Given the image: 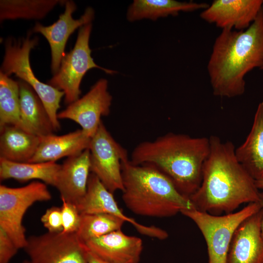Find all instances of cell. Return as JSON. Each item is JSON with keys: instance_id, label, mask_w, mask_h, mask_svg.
<instances>
[{"instance_id": "obj_27", "label": "cell", "mask_w": 263, "mask_h": 263, "mask_svg": "<svg viewBox=\"0 0 263 263\" xmlns=\"http://www.w3.org/2000/svg\"><path fill=\"white\" fill-rule=\"evenodd\" d=\"M40 220L48 232L58 233L63 230L61 207L53 206L48 208Z\"/></svg>"}, {"instance_id": "obj_10", "label": "cell", "mask_w": 263, "mask_h": 263, "mask_svg": "<svg viewBox=\"0 0 263 263\" xmlns=\"http://www.w3.org/2000/svg\"><path fill=\"white\" fill-rule=\"evenodd\" d=\"M23 249L30 263H87V249L76 233L31 236Z\"/></svg>"}, {"instance_id": "obj_21", "label": "cell", "mask_w": 263, "mask_h": 263, "mask_svg": "<svg viewBox=\"0 0 263 263\" xmlns=\"http://www.w3.org/2000/svg\"><path fill=\"white\" fill-rule=\"evenodd\" d=\"M206 3L179 1L174 0H135L130 5L127 19L131 22L143 19L155 20L160 18L175 16L181 12L203 10L208 7Z\"/></svg>"}, {"instance_id": "obj_9", "label": "cell", "mask_w": 263, "mask_h": 263, "mask_svg": "<svg viewBox=\"0 0 263 263\" xmlns=\"http://www.w3.org/2000/svg\"><path fill=\"white\" fill-rule=\"evenodd\" d=\"M89 150L90 171L112 193L122 191V166L129 159L128 152L113 138L102 121L91 139Z\"/></svg>"}, {"instance_id": "obj_16", "label": "cell", "mask_w": 263, "mask_h": 263, "mask_svg": "<svg viewBox=\"0 0 263 263\" xmlns=\"http://www.w3.org/2000/svg\"><path fill=\"white\" fill-rule=\"evenodd\" d=\"M90 171L89 149L68 157L61 165L55 186L61 199L76 206L86 194Z\"/></svg>"}, {"instance_id": "obj_24", "label": "cell", "mask_w": 263, "mask_h": 263, "mask_svg": "<svg viewBox=\"0 0 263 263\" xmlns=\"http://www.w3.org/2000/svg\"><path fill=\"white\" fill-rule=\"evenodd\" d=\"M9 125L26 131L20 117L18 81L0 72V129Z\"/></svg>"}, {"instance_id": "obj_15", "label": "cell", "mask_w": 263, "mask_h": 263, "mask_svg": "<svg viewBox=\"0 0 263 263\" xmlns=\"http://www.w3.org/2000/svg\"><path fill=\"white\" fill-rule=\"evenodd\" d=\"M84 244L87 250L111 263H139L143 249L140 238L126 235L121 229L90 239Z\"/></svg>"}, {"instance_id": "obj_25", "label": "cell", "mask_w": 263, "mask_h": 263, "mask_svg": "<svg viewBox=\"0 0 263 263\" xmlns=\"http://www.w3.org/2000/svg\"><path fill=\"white\" fill-rule=\"evenodd\" d=\"M125 221L108 213L81 214L80 226L76 234L82 243L121 229Z\"/></svg>"}, {"instance_id": "obj_8", "label": "cell", "mask_w": 263, "mask_h": 263, "mask_svg": "<svg viewBox=\"0 0 263 263\" xmlns=\"http://www.w3.org/2000/svg\"><path fill=\"white\" fill-rule=\"evenodd\" d=\"M92 23L79 28L75 46L62 59L58 72L48 81V84L64 92V102L69 105L79 98L81 82L90 69L97 68L108 74L116 72L97 65L91 56L89 39Z\"/></svg>"}, {"instance_id": "obj_6", "label": "cell", "mask_w": 263, "mask_h": 263, "mask_svg": "<svg viewBox=\"0 0 263 263\" xmlns=\"http://www.w3.org/2000/svg\"><path fill=\"white\" fill-rule=\"evenodd\" d=\"M262 208L260 203H251L241 210L223 215H216L194 208L181 212L191 219L201 232L207 244L208 263H226L234 233L245 219Z\"/></svg>"}, {"instance_id": "obj_11", "label": "cell", "mask_w": 263, "mask_h": 263, "mask_svg": "<svg viewBox=\"0 0 263 263\" xmlns=\"http://www.w3.org/2000/svg\"><path fill=\"white\" fill-rule=\"evenodd\" d=\"M107 79H99L82 97L68 105L57 114L58 119L74 121L84 133L92 138L102 121L101 118L110 112L112 96L108 90Z\"/></svg>"}, {"instance_id": "obj_14", "label": "cell", "mask_w": 263, "mask_h": 263, "mask_svg": "<svg viewBox=\"0 0 263 263\" xmlns=\"http://www.w3.org/2000/svg\"><path fill=\"white\" fill-rule=\"evenodd\" d=\"M263 208L243 221L233 236L226 263H263Z\"/></svg>"}, {"instance_id": "obj_17", "label": "cell", "mask_w": 263, "mask_h": 263, "mask_svg": "<svg viewBox=\"0 0 263 263\" xmlns=\"http://www.w3.org/2000/svg\"><path fill=\"white\" fill-rule=\"evenodd\" d=\"M91 139L81 129L62 135L41 137L36 153L28 163L56 162L64 157L77 155L89 149Z\"/></svg>"}, {"instance_id": "obj_19", "label": "cell", "mask_w": 263, "mask_h": 263, "mask_svg": "<svg viewBox=\"0 0 263 263\" xmlns=\"http://www.w3.org/2000/svg\"><path fill=\"white\" fill-rule=\"evenodd\" d=\"M20 117L25 130L40 137L55 132L48 114L39 97L27 83L18 81Z\"/></svg>"}, {"instance_id": "obj_2", "label": "cell", "mask_w": 263, "mask_h": 263, "mask_svg": "<svg viewBox=\"0 0 263 263\" xmlns=\"http://www.w3.org/2000/svg\"><path fill=\"white\" fill-rule=\"evenodd\" d=\"M256 68H263V6L248 28L223 29L215 39L207 66L213 94L242 95L244 77Z\"/></svg>"}, {"instance_id": "obj_5", "label": "cell", "mask_w": 263, "mask_h": 263, "mask_svg": "<svg viewBox=\"0 0 263 263\" xmlns=\"http://www.w3.org/2000/svg\"><path fill=\"white\" fill-rule=\"evenodd\" d=\"M31 33H28L25 38L10 37L5 40V53L0 72L9 76L14 74L31 87L42 101L54 129L57 132L60 129L57 111L64 93L41 82L34 75L30 63V53L38 44V38H31Z\"/></svg>"}, {"instance_id": "obj_29", "label": "cell", "mask_w": 263, "mask_h": 263, "mask_svg": "<svg viewBox=\"0 0 263 263\" xmlns=\"http://www.w3.org/2000/svg\"><path fill=\"white\" fill-rule=\"evenodd\" d=\"M86 258L87 263H111L103 260L88 250H87Z\"/></svg>"}, {"instance_id": "obj_26", "label": "cell", "mask_w": 263, "mask_h": 263, "mask_svg": "<svg viewBox=\"0 0 263 263\" xmlns=\"http://www.w3.org/2000/svg\"><path fill=\"white\" fill-rule=\"evenodd\" d=\"M61 207L63 233H74L78 231L81 222V214L76 206L61 200Z\"/></svg>"}, {"instance_id": "obj_31", "label": "cell", "mask_w": 263, "mask_h": 263, "mask_svg": "<svg viewBox=\"0 0 263 263\" xmlns=\"http://www.w3.org/2000/svg\"><path fill=\"white\" fill-rule=\"evenodd\" d=\"M256 185L258 188L263 191V179L256 180Z\"/></svg>"}, {"instance_id": "obj_1", "label": "cell", "mask_w": 263, "mask_h": 263, "mask_svg": "<svg viewBox=\"0 0 263 263\" xmlns=\"http://www.w3.org/2000/svg\"><path fill=\"white\" fill-rule=\"evenodd\" d=\"M210 151L199 188L189 199L199 211L220 215L232 213L244 203H260L256 180L238 160L230 141L209 137Z\"/></svg>"}, {"instance_id": "obj_4", "label": "cell", "mask_w": 263, "mask_h": 263, "mask_svg": "<svg viewBox=\"0 0 263 263\" xmlns=\"http://www.w3.org/2000/svg\"><path fill=\"white\" fill-rule=\"evenodd\" d=\"M122 200L134 214L165 218L194 208L189 199L182 194L172 181L155 167L134 165L130 160L122 166Z\"/></svg>"}, {"instance_id": "obj_23", "label": "cell", "mask_w": 263, "mask_h": 263, "mask_svg": "<svg viewBox=\"0 0 263 263\" xmlns=\"http://www.w3.org/2000/svg\"><path fill=\"white\" fill-rule=\"evenodd\" d=\"M61 0H0V20L44 18L56 5L64 4Z\"/></svg>"}, {"instance_id": "obj_20", "label": "cell", "mask_w": 263, "mask_h": 263, "mask_svg": "<svg viewBox=\"0 0 263 263\" xmlns=\"http://www.w3.org/2000/svg\"><path fill=\"white\" fill-rule=\"evenodd\" d=\"M0 158L28 162L36 153L41 137L12 125L0 129Z\"/></svg>"}, {"instance_id": "obj_32", "label": "cell", "mask_w": 263, "mask_h": 263, "mask_svg": "<svg viewBox=\"0 0 263 263\" xmlns=\"http://www.w3.org/2000/svg\"><path fill=\"white\" fill-rule=\"evenodd\" d=\"M22 263H30V262H29V261L25 260Z\"/></svg>"}, {"instance_id": "obj_7", "label": "cell", "mask_w": 263, "mask_h": 263, "mask_svg": "<svg viewBox=\"0 0 263 263\" xmlns=\"http://www.w3.org/2000/svg\"><path fill=\"white\" fill-rule=\"evenodd\" d=\"M52 198L44 183L33 181L19 188L0 186V227L3 229L19 248L27 243L23 216L33 204Z\"/></svg>"}, {"instance_id": "obj_28", "label": "cell", "mask_w": 263, "mask_h": 263, "mask_svg": "<svg viewBox=\"0 0 263 263\" xmlns=\"http://www.w3.org/2000/svg\"><path fill=\"white\" fill-rule=\"evenodd\" d=\"M19 249L6 232L0 227V263H8Z\"/></svg>"}, {"instance_id": "obj_13", "label": "cell", "mask_w": 263, "mask_h": 263, "mask_svg": "<svg viewBox=\"0 0 263 263\" xmlns=\"http://www.w3.org/2000/svg\"><path fill=\"white\" fill-rule=\"evenodd\" d=\"M263 6V0H215L200 13L201 18L223 29L248 28Z\"/></svg>"}, {"instance_id": "obj_22", "label": "cell", "mask_w": 263, "mask_h": 263, "mask_svg": "<svg viewBox=\"0 0 263 263\" xmlns=\"http://www.w3.org/2000/svg\"><path fill=\"white\" fill-rule=\"evenodd\" d=\"M60 166L55 162L22 163L0 158V179H14L21 182L38 179L55 187Z\"/></svg>"}, {"instance_id": "obj_18", "label": "cell", "mask_w": 263, "mask_h": 263, "mask_svg": "<svg viewBox=\"0 0 263 263\" xmlns=\"http://www.w3.org/2000/svg\"><path fill=\"white\" fill-rule=\"evenodd\" d=\"M235 154L254 179H263V101L258 106L250 132L235 149Z\"/></svg>"}, {"instance_id": "obj_30", "label": "cell", "mask_w": 263, "mask_h": 263, "mask_svg": "<svg viewBox=\"0 0 263 263\" xmlns=\"http://www.w3.org/2000/svg\"><path fill=\"white\" fill-rule=\"evenodd\" d=\"M260 203L261 205H262V207L263 208V191L260 192ZM261 231L263 235V218L262 223H261Z\"/></svg>"}, {"instance_id": "obj_12", "label": "cell", "mask_w": 263, "mask_h": 263, "mask_svg": "<svg viewBox=\"0 0 263 263\" xmlns=\"http://www.w3.org/2000/svg\"><path fill=\"white\" fill-rule=\"evenodd\" d=\"M64 5V12L59 15L57 21L49 26L37 22L33 29V32L42 35L50 45L51 69L54 75L58 72L62 59L66 54L65 46L70 35L78 28L92 23L94 18V9L88 7L78 19H75L72 16L76 9L75 2L66 0Z\"/></svg>"}, {"instance_id": "obj_3", "label": "cell", "mask_w": 263, "mask_h": 263, "mask_svg": "<svg viewBox=\"0 0 263 263\" xmlns=\"http://www.w3.org/2000/svg\"><path fill=\"white\" fill-rule=\"evenodd\" d=\"M209 151V138L169 132L154 140L139 143L130 160L134 165L155 167L189 198L201 185L204 165Z\"/></svg>"}]
</instances>
